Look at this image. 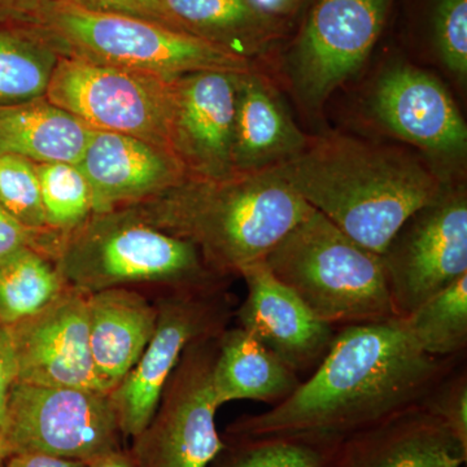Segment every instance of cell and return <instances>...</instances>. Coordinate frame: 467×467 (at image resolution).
<instances>
[{
  "label": "cell",
  "mask_w": 467,
  "mask_h": 467,
  "mask_svg": "<svg viewBox=\"0 0 467 467\" xmlns=\"http://www.w3.org/2000/svg\"><path fill=\"white\" fill-rule=\"evenodd\" d=\"M58 60L38 27L0 24V107L45 98Z\"/></svg>",
  "instance_id": "cell-24"
},
{
  "label": "cell",
  "mask_w": 467,
  "mask_h": 467,
  "mask_svg": "<svg viewBox=\"0 0 467 467\" xmlns=\"http://www.w3.org/2000/svg\"><path fill=\"white\" fill-rule=\"evenodd\" d=\"M340 442L306 434L227 436L209 467H335Z\"/></svg>",
  "instance_id": "cell-25"
},
{
  "label": "cell",
  "mask_w": 467,
  "mask_h": 467,
  "mask_svg": "<svg viewBox=\"0 0 467 467\" xmlns=\"http://www.w3.org/2000/svg\"><path fill=\"white\" fill-rule=\"evenodd\" d=\"M156 308L158 324L150 343L128 376L109 392L124 438H135L149 425L184 349L218 337L232 317V301L223 287L169 292Z\"/></svg>",
  "instance_id": "cell-10"
},
{
  "label": "cell",
  "mask_w": 467,
  "mask_h": 467,
  "mask_svg": "<svg viewBox=\"0 0 467 467\" xmlns=\"http://www.w3.org/2000/svg\"><path fill=\"white\" fill-rule=\"evenodd\" d=\"M373 109L405 142L436 155L465 153L467 128L459 109L447 88L423 70L391 67L378 82Z\"/></svg>",
  "instance_id": "cell-17"
},
{
  "label": "cell",
  "mask_w": 467,
  "mask_h": 467,
  "mask_svg": "<svg viewBox=\"0 0 467 467\" xmlns=\"http://www.w3.org/2000/svg\"><path fill=\"white\" fill-rule=\"evenodd\" d=\"M248 295L238 309L239 327L272 350L297 374L313 373L337 330L319 319L264 261L243 270Z\"/></svg>",
  "instance_id": "cell-15"
},
{
  "label": "cell",
  "mask_w": 467,
  "mask_h": 467,
  "mask_svg": "<svg viewBox=\"0 0 467 467\" xmlns=\"http://www.w3.org/2000/svg\"><path fill=\"white\" fill-rule=\"evenodd\" d=\"M46 223L54 232L67 234L81 226L92 214L90 184L77 164H36Z\"/></svg>",
  "instance_id": "cell-28"
},
{
  "label": "cell",
  "mask_w": 467,
  "mask_h": 467,
  "mask_svg": "<svg viewBox=\"0 0 467 467\" xmlns=\"http://www.w3.org/2000/svg\"><path fill=\"white\" fill-rule=\"evenodd\" d=\"M236 78L199 70L171 78V149L187 177L218 180L235 173L233 130Z\"/></svg>",
  "instance_id": "cell-13"
},
{
  "label": "cell",
  "mask_w": 467,
  "mask_h": 467,
  "mask_svg": "<svg viewBox=\"0 0 467 467\" xmlns=\"http://www.w3.org/2000/svg\"><path fill=\"white\" fill-rule=\"evenodd\" d=\"M88 467H135L129 451H109L88 462Z\"/></svg>",
  "instance_id": "cell-38"
},
{
  "label": "cell",
  "mask_w": 467,
  "mask_h": 467,
  "mask_svg": "<svg viewBox=\"0 0 467 467\" xmlns=\"http://www.w3.org/2000/svg\"><path fill=\"white\" fill-rule=\"evenodd\" d=\"M67 290L51 257L26 248L0 263V324L12 326L41 312Z\"/></svg>",
  "instance_id": "cell-26"
},
{
  "label": "cell",
  "mask_w": 467,
  "mask_h": 467,
  "mask_svg": "<svg viewBox=\"0 0 467 467\" xmlns=\"http://www.w3.org/2000/svg\"><path fill=\"white\" fill-rule=\"evenodd\" d=\"M34 26L60 57L174 78L199 70L243 73L254 60L192 34L122 15L88 11L57 0L43 9Z\"/></svg>",
  "instance_id": "cell-6"
},
{
  "label": "cell",
  "mask_w": 467,
  "mask_h": 467,
  "mask_svg": "<svg viewBox=\"0 0 467 467\" xmlns=\"http://www.w3.org/2000/svg\"><path fill=\"white\" fill-rule=\"evenodd\" d=\"M467 447L422 405L340 442L335 467H461Z\"/></svg>",
  "instance_id": "cell-18"
},
{
  "label": "cell",
  "mask_w": 467,
  "mask_h": 467,
  "mask_svg": "<svg viewBox=\"0 0 467 467\" xmlns=\"http://www.w3.org/2000/svg\"><path fill=\"white\" fill-rule=\"evenodd\" d=\"M3 467H88V462L50 454L18 453L9 456Z\"/></svg>",
  "instance_id": "cell-36"
},
{
  "label": "cell",
  "mask_w": 467,
  "mask_h": 467,
  "mask_svg": "<svg viewBox=\"0 0 467 467\" xmlns=\"http://www.w3.org/2000/svg\"><path fill=\"white\" fill-rule=\"evenodd\" d=\"M393 0H315L290 52L295 90L318 106L364 66Z\"/></svg>",
  "instance_id": "cell-12"
},
{
  "label": "cell",
  "mask_w": 467,
  "mask_h": 467,
  "mask_svg": "<svg viewBox=\"0 0 467 467\" xmlns=\"http://www.w3.org/2000/svg\"><path fill=\"white\" fill-rule=\"evenodd\" d=\"M264 263L335 330L399 317L380 254L353 241L315 208Z\"/></svg>",
  "instance_id": "cell-5"
},
{
  "label": "cell",
  "mask_w": 467,
  "mask_h": 467,
  "mask_svg": "<svg viewBox=\"0 0 467 467\" xmlns=\"http://www.w3.org/2000/svg\"><path fill=\"white\" fill-rule=\"evenodd\" d=\"M9 457L7 444H5V435H3L2 430H0V467L5 465V461Z\"/></svg>",
  "instance_id": "cell-39"
},
{
  "label": "cell",
  "mask_w": 467,
  "mask_h": 467,
  "mask_svg": "<svg viewBox=\"0 0 467 467\" xmlns=\"http://www.w3.org/2000/svg\"><path fill=\"white\" fill-rule=\"evenodd\" d=\"M380 257L399 317L467 275L465 190L447 187L409 218Z\"/></svg>",
  "instance_id": "cell-11"
},
{
  "label": "cell",
  "mask_w": 467,
  "mask_h": 467,
  "mask_svg": "<svg viewBox=\"0 0 467 467\" xmlns=\"http://www.w3.org/2000/svg\"><path fill=\"white\" fill-rule=\"evenodd\" d=\"M212 380L220 407L235 400L275 407L301 383L296 371L242 327L223 330L218 337Z\"/></svg>",
  "instance_id": "cell-21"
},
{
  "label": "cell",
  "mask_w": 467,
  "mask_h": 467,
  "mask_svg": "<svg viewBox=\"0 0 467 467\" xmlns=\"http://www.w3.org/2000/svg\"><path fill=\"white\" fill-rule=\"evenodd\" d=\"M250 2L259 9L261 14L285 26L306 5V0H250Z\"/></svg>",
  "instance_id": "cell-37"
},
{
  "label": "cell",
  "mask_w": 467,
  "mask_h": 467,
  "mask_svg": "<svg viewBox=\"0 0 467 467\" xmlns=\"http://www.w3.org/2000/svg\"><path fill=\"white\" fill-rule=\"evenodd\" d=\"M17 382V359L7 326L0 324V430L7 420V405L12 386Z\"/></svg>",
  "instance_id": "cell-34"
},
{
  "label": "cell",
  "mask_w": 467,
  "mask_h": 467,
  "mask_svg": "<svg viewBox=\"0 0 467 467\" xmlns=\"http://www.w3.org/2000/svg\"><path fill=\"white\" fill-rule=\"evenodd\" d=\"M91 131L46 97L0 107V156H16L34 164H78Z\"/></svg>",
  "instance_id": "cell-22"
},
{
  "label": "cell",
  "mask_w": 467,
  "mask_h": 467,
  "mask_svg": "<svg viewBox=\"0 0 467 467\" xmlns=\"http://www.w3.org/2000/svg\"><path fill=\"white\" fill-rule=\"evenodd\" d=\"M77 165L90 184L92 214L147 201L187 177L171 150L113 131L92 130Z\"/></svg>",
  "instance_id": "cell-16"
},
{
  "label": "cell",
  "mask_w": 467,
  "mask_h": 467,
  "mask_svg": "<svg viewBox=\"0 0 467 467\" xmlns=\"http://www.w3.org/2000/svg\"><path fill=\"white\" fill-rule=\"evenodd\" d=\"M402 318L427 355L441 358L466 356L467 275Z\"/></svg>",
  "instance_id": "cell-27"
},
{
  "label": "cell",
  "mask_w": 467,
  "mask_h": 467,
  "mask_svg": "<svg viewBox=\"0 0 467 467\" xmlns=\"http://www.w3.org/2000/svg\"><path fill=\"white\" fill-rule=\"evenodd\" d=\"M7 327L17 382L109 393L92 362L85 294L67 287L41 312Z\"/></svg>",
  "instance_id": "cell-14"
},
{
  "label": "cell",
  "mask_w": 467,
  "mask_h": 467,
  "mask_svg": "<svg viewBox=\"0 0 467 467\" xmlns=\"http://www.w3.org/2000/svg\"><path fill=\"white\" fill-rule=\"evenodd\" d=\"M0 204L23 225L51 230L46 223L36 164L16 156H0Z\"/></svg>",
  "instance_id": "cell-29"
},
{
  "label": "cell",
  "mask_w": 467,
  "mask_h": 467,
  "mask_svg": "<svg viewBox=\"0 0 467 467\" xmlns=\"http://www.w3.org/2000/svg\"><path fill=\"white\" fill-rule=\"evenodd\" d=\"M63 235L54 230L29 229L0 204V263L26 248L42 252L54 260Z\"/></svg>",
  "instance_id": "cell-32"
},
{
  "label": "cell",
  "mask_w": 467,
  "mask_h": 467,
  "mask_svg": "<svg viewBox=\"0 0 467 467\" xmlns=\"http://www.w3.org/2000/svg\"><path fill=\"white\" fill-rule=\"evenodd\" d=\"M461 467H462V466H461ZM463 467H465V466H463Z\"/></svg>",
  "instance_id": "cell-40"
},
{
  "label": "cell",
  "mask_w": 467,
  "mask_h": 467,
  "mask_svg": "<svg viewBox=\"0 0 467 467\" xmlns=\"http://www.w3.org/2000/svg\"><path fill=\"white\" fill-rule=\"evenodd\" d=\"M92 362L107 392L134 368L158 324V308L126 287L86 295Z\"/></svg>",
  "instance_id": "cell-20"
},
{
  "label": "cell",
  "mask_w": 467,
  "mask_h": 467,
  "mask_svg": "<svg viewBox=\"0 0 467 467\" xmlns=\"http://www.w3.org/2000/svg\"><path fill=\"white\" fill-rule=\"evenodd\" d=\"M54 260L67 287L85 295L131 285L207 291L226 281L209 269L192 243L126 208L91 214L64 234Z\"/></svg>",
  "instance_id": "cell-4"
},
{
  "label": "cell",
  "mask_w": 467,
  "mask_h": 467,
  "mask_svg": "<svg viewBox=\"0 0 467 467\" xmlns=\"http://www.w3.org/2000/svg\"><path fill=\"white\" fill-rule=\"evenodd\" d=\"M420 405L432 416L439 418L467 447L466 361L461 362L442 378Z\"/></svg>",
  "instance_id": "cell-31"
},
{
  "label": "cell",
  "mask_w": 467,
  "mask_h": 467,
  "mask_svg": "<svg viewBox=\"0 0 467 467\" xmlns=\"http://www.w3.org/2000/svg\"><path fill=\"white\" fill-rule=\"evenodd\" d=\"M69 2L88 11L140 18V20L150 21V23L187 33L182 24L171 12L169 0H69Z\"/></svg>",
  "instance_id": "cell-33"
},
{
  "label": "cell",
  "mask_w": 467,
  "mask_h": 467,
  "mask_svg": "<svg viewBox=\"0 0 467 467\" xmlns=\"http://www.w3.org/2000/svg\"><path fill=\"white\" fill-rule=\"evenodd\" d=\"M465 358L427 355L402 317L346 326L337 328L321 364L290 398L239 418L227 435L306 434L343 441L422 404Z\"/></svg>",
  "instance_id": "cell-1"
},
{
  "label": "cell",
  "mask_w": 467,
  "mask_h": 467,
  "mask_svg": "<svg viewBox=\"0 0 467 467\" xmlns=\"http://www.w3.org/2000/svg\"><path fill=\"white\" fill-rule=\"evenodd\" d=\"M169 5L187 33L250 60L265 54L287 30L250 0H169Z\"/></svg>",
  "instance_id": "cell-23"
},
{
  "label": "cell",
  "mask_w": 467,
  "mask_h": 467,
  "mask_svg": "<svg viewBox=\"0 0 467 467\" xmlns=\"http://www.w3.org/2000/svg\"><path fill=\"white\" fill-rule=\"evenodd\" d=\"M432 38L439 57L461 82L467 76V0H434Z\"/></svg>",
  "instance_id": "cell-30"
},
{
  "label": "cell",
  "mask_w": 467,
  "mask_h": 467,
  "mask_svg": "<svg viewBox=\"0 0 467 467\" xmlns=\"http://www.w3.org/2000/svg\"><path fill=\"white\" fill-rule=\"evenodd\" d=\"M9 456L43 453L90 461L122 450L109 393L16 382L3 430Z\"/></svg>",
  "instance_id": "cell-9"
},
{
  "label": "cell",
  "mask_w": 467,
  "mask_h": 467,
  "mask_svg": "<svg viewBox=\"0 0 467 467\" xmlns=\"http://www.w3.org/2000/svg\"><path fill=\"white\" fill-rule=\"evenodd\" d=\"M125 208L192 243L209 269L226 279L265 260L312 209L272 171L218 180L186 177Z\"/></svg>",
  "instance_id": "cell-3"
},
{
  "label": "cell",
  "mask_w": 467,
  "mask_h": 467,
  "mask_svg": "<svg viewBox=\"0 0 467 467\" xmlns=\"http://www.w3.org/2000/svg\"><path fill=\"white\" fill-rule=\"evenodd\" d=\"M46 99L92 130L171 150V78L60 57Z\"/></svg>",
  "instance_id": "cell-7"
},
{
  "label": "cell",
  "mask_w": 467,
  "mask_h": 467,
  "mask_svg": "<svg viewBox=\"0 0 467 467\" xmlns=\"http://www.w3.org/2000/svg\"><path fill=\"white\" fill-rule=\"evenodd\" d=\"M57 0H0V24H32Z\"/></svg>",
  "instance_id": "cell-35"
},
{
  "label": "cell",
  "mask_w": 467,
  "mask_h": 467,
  "mask_svg": "<svg viewBox=\"0 0 467 467\" xmlns=\"http://www.w3.org/2000/svg\"><path fill=\"white\" fill-rule=\"evenodd\" d=\"M218 337L184 349L152 420L133 438L129 453L135 467H209L225 448L217 431L220 404L212 380Z\"/></svg>",
  "instance_id": "cell-8"
},
{
  "label": "cell",
  "mask_w": 467,
  "mask_h": 467,
  "mask_svg": "<svg viewBox=\"0 0 467 467\" xmlns=\"http://www.w3.org/2000/svg\"><path fill=\"white\" fill-rule=\"evenodd\" d=\"M273 86L254 69L238 73L233 130L235 173L272 171L308 143Z\"/></svg>",
  "instance_id": "cell-19"
},
{
  "label": "cell",
  "mask_w": 467,
  "mask_h": 467,
  "mask_svg": "<svg viewBox=\"0 0 467 467\" xmlns=\"http://www.w3.org/2000/svg\"><path fill=\"white\" fill-rule=\"evenodd\" d=\"M272 171L378 254L409 218L447 190L441 177L404 150L343 134L309 137L299 155Z\"/></svg>",
  "instance_id": "cell-2"
}]
</instances>
